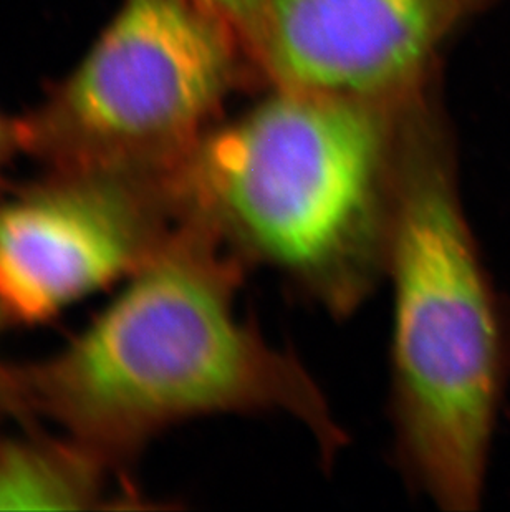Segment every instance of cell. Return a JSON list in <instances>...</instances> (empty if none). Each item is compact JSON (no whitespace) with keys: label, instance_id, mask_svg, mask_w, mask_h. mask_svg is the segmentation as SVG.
Here are the masks:
<instances>
[{"label":"cell","instance_id":"obj_1","mask_svg":"<svg viewBox=\"0 0 510 512\" xmlns=\"http://www.w3.org/2000/svg\"><path fill=\"white\" fill-rule=\"evenodd\" d=\"M249 269L212 229L179 221L77 335L12 367L14 415L42 416L116 464L184 421L279 413L332 461L348 440L322 388L237 312Z\"/></svg>","mask_w":510,"mask_h":512},{"label":"cell","instance_id":"obj_2","mask_svg":"<svg viewBox=\"0 0 510 512\" xmlns=\"http://www.w3.org/2000/svg\"><path fill=\"white\" fill-rule=\"evenodd\" d=\"M408 128L390 103L277 87L169 170L176 218L348 317L385 279Z\"/></svg>","mask_w":510,"mask_h":512},{"label":"cell","instance_id":"obj_3","mask_svg":"<svg viewBox=\"0 0 510 512\" xmlns=\"http://www.w3.org/2000/svg\"><path fill=\"white\" fill-rule=\"evenodd\" d=\"M385 277L401 473L444 511H477L510 380V309L467 219L453 146L431 125H409Z\"/></svg>","mask_w":510,"mask_h":512},{"label":"cell","instance_id":"obj_4","mask_svg":"<svg viewBox=\"0 0 510 512\" xmlns=\"http://www.w3.org/2000/svg\"><path fill=\"white\" fill-rule=\"evenodd\" d=\"M237 42L194 0H121L24 116L25 155L53 170L168 173L211 128L234 82Z\"/></svg>","mask_w":510,"mask_h":512},{"label":"cell","instance_id":"obj_5","mask_svg":"<svg viewBox=\"0 0 510 512\" xmlns=\"http://www.w3.org/2000/svg\"><path fill=\"white\" fill-rule=\"evenodd\" d=\"M178 226L166 174L53 170L0 189V310L44 324L135 274Z\"/></svg>","mask_w":510,"mask_h":512},{"label":"cell","instance_id":"obj_6","mask_svg":"<svg viewBox=\"0 0 510 512\" xmlns=\"http://www.w3.org/2000/svg\"><path fill=\"white\" fill-rule=\"evenodd\" d=\"M491 0H269L251 50L277 87L390 103Z\"/></svg>","mask_w":510,"mask_h":512},{"label":"cell","instance_id":"obj_7","mask_svg":"<svg viewBox=\"0 0 510 512\" xmlns=\"http://www.w3.org/2000/svg\"><path fill=\"white\" fill-rule=\"evenodd\" d=\"M113 466L70 436H0V511H82L105 493Z\"/></svg>","mask_w":510,"mask_h":512},{"label":"cell","instance_id":"obj_8","mask_svg":"<svg viewBox=\"0 0 510 512\" xmlns=\"http://www.w3.org/2000/svg\"><path fill=\"white\" fill-rule=\"evenodd\" d=\"M221 19L242 44L251 47L269 0H194Z\"/></svg>","mask_w":510,"mask_h":512},{"label":"cell","instance_id":"obj_9","mask_svg":"<svg viewBox=\"0 0 510 512\" xmlns=\"http://www.w3.org/2000/svg\"><path fill=\"white\" fill-rule=\"evenodd\" d=\"M24 116H10L0 112V189L4 188L5 170L17 156L25 155Z\"/></svg>","mask_w":510,"mask_h":512},{"label":"cell","instance_id":"obj_10","mask_svg":"<svg viewBox=\"0 0 510 512\" xmlns=\"http://www.w3.org/2000/svg\"><path fill=\"white\" fill-rule=\"evenodd\" d=\"M5 324V317L0 310V327ZM14 415V397H12V367H7L0 360V418Z\"/></svg>","mask_w":510,"mask_h":512}]
</instances>
